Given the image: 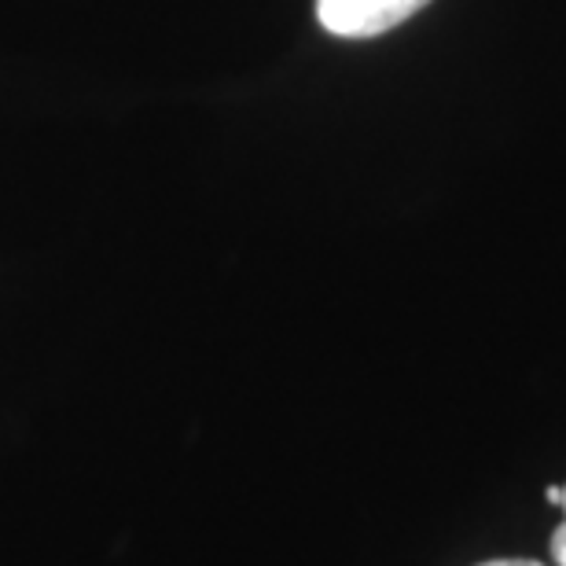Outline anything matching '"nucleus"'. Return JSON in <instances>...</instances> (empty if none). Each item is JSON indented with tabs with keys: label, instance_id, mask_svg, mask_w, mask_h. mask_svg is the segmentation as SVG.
Instances as JSON below:
<instances>
[{
	"label": "nucleus",
	"instance_id": "f257e3e1",
	"mask_svg": "<svg viewBox=\"0 0 566 566\" xmlns=\"http://www.w3.org/2000/svg\"><path fill=\"white\" fill-rule=\"evenodd\" d=\"M427 4L430 0H316V19L335 38H379Z\"/></svg>",
	"mask_w": 566,
	"mask_h": 566
},
{
	"label": "nucleus",
	"instance_id": "f03ea898",
	"mask_svg": "<svg viewBox=\"0 0 566 566\" xmlns=\"http://www.w3.org/2000/svg\"><path fill=\"white\" fill-rule=\"evenodd\" d=\"M559 507L566 512V485H563V501H559ZM552 556H556L559 566H566V518H563V526L556 530V537H552Z\"/></svg>",
	"mask_w": 566,
	"mask_h": 566
},
{
	"label": "nucleus",
	"instance_id": "7ed1b4c3",
	"mask_svg": "<svg viewBox=\"0 0 566 566\" xmlns=\"http://www.w3.org/2000/svg\"><path fill=\"white\" fill-rule=\"evenodd\" d=\"M482 566H541V563H530V559H493V563H482Z\"/></svg>",
	"mask_w": 566,
	"mask_h": 566
},
{
	"label": "nucleus",
	"instance_id": "20e7f679",
	"mask_svg": "<svg viewBox=\"0 0 566 566\" xmlns=\"http://www.w3.org/2000/svg\"><path fill=\"white\" fill-rule=\"evenodd\" d=\"M545 501L559 507V501H563V485H548V490H545Z\"/></svg>",
	"mask_w": 566,
	"mask_h": 566
}]
</instances>
